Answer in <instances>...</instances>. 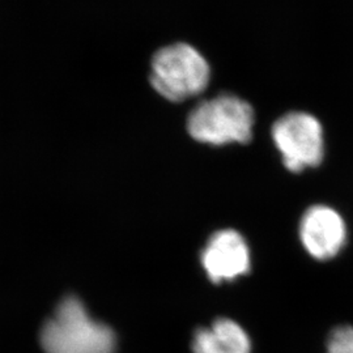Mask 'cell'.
Returning <instances> with one entry per match:
<instances>
[{
  "label": "cell",
  "instance_id": "obj_3",
  "mask_svg": "<svg viewBox=\"0 0 353 353\" xmlns=\"http://www.w3.org/2000/svg\"><path fill=\"white\" fill-rule=\"evenodd\" d=\"M210 77V64L188 43L166 46L152 61V87L169 101H185L201 94Z\"/></svg>",
  "mask_w": 353,
  "mask_h": 353
},
{
  "label": "cell",
  "instance_id": "obj_6",
  "mask_svg": "<svg viewBox=\"0 0 353 353\" xmlns=\"http://www.w3.org/2000/svg\"><path fill=\"white\" fill-rule=\"evenodd\" d=\"M202 265L214 284L233 281L246 275L252 267V254L242 234L233 229L216 232L202 252Z\"/></svg>",
  "mask_w": 353,
  "mask_h": 353
},
{
  "label": "cell",
  "instance_id": "obj_4",
  "mask_svg": "<svg viewBox=\"0 0 353 353\" xmlns=\"http://www.w3.org/2000/svg\"><path fill=\"white\" fill-rule=\"evenodd\" d=\"M271 138L283 164L292 173L316 168L323 161V127L312 114L290 112L281 115L272 125Z\"/></svg>",
  "mask_w": 353,
  "mask_h": 353
},
{
  "label": "cell",
  "instance_id": "obj_8",
  "mask_svg": "<svg viewBox=\"0 0 353 353\" xmlns=\"http://www.w3.org/2000/svg\"><path fill=\"white\" fill-rule=\"evenodd\" d=\"M326 353H353V326H338L328 335Z\"/></svg>",
  "mask_w": 353,
  "mask_h": 353
},
{
  "label": "cell",
  "instance_id": "obj_1",
  "mask_svg": "<svg viewBox=\"0 0 353 353\" xmlns=\"http://www.w3.org/2000/svg\"><path fill=\"white\" fill-rule=\"evenodd\" d=\"M45 353H114L115 335L76 297L64 299L41 331Z\"/></svg>",
  "mask_w": 353,
  "mask_h": 353
},
{
  "label": "cell",
  "instance_id": "obj_5",
  "mask_svg": "<svg viewBox=\"0 0 353 353\" xmlns=\"http://www.w3.org/2000/svg\"><path fill=\"white\" fill-rule=\"evenodd\" d=\"M300 241L305 252L319 262L335 258L347 242V225L336 210L316 204L303 212L300 221Z\"/></svg>",
  "mask_w": 353,
  "mask_h": 353
},
{
  "label": "cell",
  "instance_id": "obj_2",
  "mask_svg": "<svg viewBox=\"0 0 353 353\" xmlns=\"http://www.w3.org/2000/svg\"><path fill=\"white\" fill-rule=\"evenodd\" d=\"M255 114L252 105L234 94H219L201 102L189 115L192 139L211 145L246 144L252 138Z\"/></svg>",
  "mask_w": 353,
  "mask_h": 353
},
{
  "label": "cell",
  "instance_id": "obj_7",
  "mask_svg": "<svg viewBox=\"0 0 353 353\" xmlns=\"http://www.w3.org/2000/svg\"><path fill=\"white\" fill-rule=\"evenodd\" d=\"M194 353H252L249 334L236 321L219 318L207 328L196 331Z\"/></svg>",
  "mask_w": 353,
  "mask_h": 353
}]
</instances>
